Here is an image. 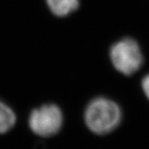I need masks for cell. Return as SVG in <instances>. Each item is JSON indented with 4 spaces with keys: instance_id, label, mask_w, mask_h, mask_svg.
Segmentation results:
<instances>
[{
    "instance_id": "obj_1",
    "label": "cell",
    "mask_w": 149,
    "mask_h": 149,
    "mask_svg": "<svg viewBox=\"0 0 149 149\" xmlns=\"http://www.w3.org/2000/svg\"><path fill=\"white\" fill-rule=\"evenodd\" d=\"M122 118V109L119 104L104 96L92 99L84 111L86 127L96 135H106L112 133L120 125Z\"/></svg>"
},
{
    "instance_id": "obj_2",
    "label": "cell",
    "mask_w": 149,
    "mask_h": 149,
    "mask_svg": "<svg viewBox=\"0 0 149 149\" xmlns=\"http://www.w3.org/2000/svg\"><path fill=\"white\" fill-rule=\"evenodd\" d=\"M108 58L112 68L123 76H133L144 64V54L140 43L133 37H123L109 46Z\"/></svg>"
},
{
    "instance_id": "obj_3",
    "label": "cell",
    "mask_w": 149,
    "mask_h": 149,
    "mask_svg": "<svg viewBox=\"0 0 149 149\" xmlns=\"http://www.w3.org/2000/svg\"><path fill=\"white\" fill-rule=\"evenodd\" d=\"M64 122L61 109L56 104H47L33 109L30 113L29 128L37 136L49 138L60 132Z\"/></svg>"
},
{
    "instance_id": "obj_4",
    "label": "cell",
    "mask_w": 149,
    "mask_h": 149,
    "mask_svg": "<svg viewBox=\"0 0 149 149\" xmlns=\"http://www.w3.org/2000/svg\"><path fill=\"white\" fill-rule=\"evenodd\" d=\"M52 13L58 17L70 16L79 9L80 0H46Z\"/></svg>"
},
{
    "instance_id": "obj_5",
    "label": "cell",
    "mask_w": 149,
    "mask_h": 149,
    "mask_svg": "<svg viewBox=\"0 0 149 149\" xmlns=\"http://www.w3.org/2000/svg\"><path fill=\"white\" fill-rule=\"evenodd\" d=\"M16 123V115L10 107L0 101V134L8 132Z\"/></svg>"
},
{
    "instance_id": "obj_6",
    "label": "cell",
    "mask_w": 149,
    "mask_h": 149,
    "mask_svg": "<svg viewBox=\"0 0 149 149\" xmlns=\"http://www.w3.org/2000/svg\"><path fill=\"white\" fill-rule=\"evenodd\" d=\"M140 85H141V90L143 91V95L149 101V73L145 74L142 78Z\"/></svg>"
}]
</instances>
